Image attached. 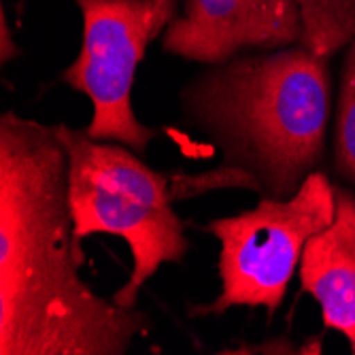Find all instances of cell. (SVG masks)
<instances>
[{"label": "cell", "instance_id": "1", "mask_svg": "<svg viewBox=\"0 0 355 355\" xmlns=\"http://www.w3.org/2000/svg\"><path fill=\"white\" fill-rule=\"evenodd\" d=\"M58 125L0 117V355H123L149 315L81 279Z\"/></svg>", "mask_w": 355, "mask_h": 355}, {"label": "cell", "instance_id": "2", "mask_svg": "<svg viewBox=\"0 0 355 355\" xmlns=\"http://www.w3.org/2000/svg\"><path fill=\"white\" fill-rule=\"evenodd\" d=\"M302 43L243 53L193 77L181 92L185 119L221 149V166L183 177L202 187H249L289 198L319 171L330 119V67Z\"/></svg>", "mask_w": 355, "mask_h": 355}, {"label": "cell", "instance_id": "3", "mask_svg": "<svg viewBox=\"0 0 355 355\" xmlns=\"http://www.w3.org/2000/svg\"><path fill=\"white\" fill-rule=\"evenodd\" d=\"M58 135L69 151L75 245L92 234L125 241L132 272L113 294V302L135 309L139 292L157 268L183 262L189 251L185 225L173 209V181L121 143L96 141L64 123H58Z\"/></svg>", "mask_w": 355, "mask_h": 355}, {"label": "cell", "instance_id": "4", "mask_svg": "<svg viewBox=\"0 0 355 355\" xmlns=\"http://www.w3.org/2000/svg\"><path fill=\"white\" fill-rule=\"evenodd\" d=\"M336 213L334 185L326 173L313 171L294 196L262 198L253 209L207 223L221 243L217 272L221 294L211 304L189 311L191 317L221 315L234 306H281L306 241L332 223Z\"/></svg>", "mask_w": 355, "mask_h": 355}, {"label": "cell", "instance_id": "5", "mask_svg": "<svg viewBox=\"0 0 355 355\" xmlns=\"http://www.w3.org/2000/svg\"><path fill=\"white\" fill-rule=\"evenodd\" d=\"M75 3L83 17V41L62 81L92 101L94 115L85 128L92 139L121 143L141 155L157 130L135 113V77L147 45L175 19L177 0Z\"/></svg>", "mask_w": 355, "mask_h": 355}, {"label": "cell", "instance_id": "6", "mask_svg": "<svg viewBox=\"0 0 355 355\" xmlns=\"http://www.w3.org/2000/svg\"><path fill=\"white\" fill-rule=\"evenodd\" d=\"M302 21L296 0H185L162 37V49L205 67L247 51L298 45Z\"/></svg>", "mask_w": 355, "mask_h": 355}, {"label": "cell", "instance_id": "7", "mask_svg": "<svg viewBox=\"0 0 355 355\" xmlns=\"http://www.w3.org/2000/svg\"><path fill=\"white\" fill-rule=\"evenodd\" d=\"M330 225L313 234L300 260V289L315 298L326 330L340 332L355 353V193L336 187Z\"/></svg>", "mask_w": 355, "mask_h": 355}, {"label": "cell", "instance_id": "8", "mask_svg": "<svg viewBox=\"0 0 355 355\" xmlns=\"http://www.w3.org/2000/svg\"><path fill=\"white\" fill-rule=\"evenodd\" d=\"M302 39L317 55L330 58L355 39V0H296Z\"/></svg>", "mask_w": 355, "mask_h": 355}, {"label": "cell", "instance_id": "9", "mask_svg": "<svg viewBox=\"0 0 355 355\" xmlns=\"http://www.w3.org/2000/svg\"><path fill=\"white\" fill-rule=\"evenodd\" d=\"M334 168L345 181L355 187V39L347 45L338 85Z\"/></svg>", "mask_w": 355, "mask_h": 355}, {"label": "cell", "instance_id": "10", "mask_svg": "<svg viewBox=\"0 0 355 355\" xmlns=\"http://www.w3.org/2000/svg\"><path fill=\"white\" fill-rule=\"evenodd\" d=\"M11 55H17V47L9 39V26H7L5 13H3V62H9Z\"/></svg>", "mask_w": 355, "mask_h": 355}]
</instances>
